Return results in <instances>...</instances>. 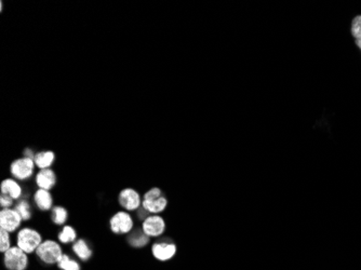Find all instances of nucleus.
<instances>
[{
	"mask_svg": "<svg viewBox=\"0 0 361 270\" xmlns=\"http://www.w3.org/2000/svg\"><path fill=\"white\" fill-rule=\"evenodd\" d=\"M143 208L148 213L158 214L162 212L167 207L168 201L163 197L161 190L159 188H151L144 195L143 199Z\"/></svg>",
	"mask_w": 361,
	"mask_h": 270,
	"instance_id": "1",
	"label": "nucleus"
},
{
	"mask_svg": "<svg viewBox=\"0 0 361 270\" xmlns=\"http://www.w3.org/2000/svg\"><path fill=\"white\" fill-rule=\"evenodd\" d=\"M41 243V235L32 228H23L17 234V247L25 253H33Z\"/></svg>",
	"mask_w": 361,
	"mask_h": 270,
	"instance_id": "2",
	"label": "nucleus"
},
{
	"mask_svg": "<svg viewBox=\"0 0 361 270\" xmlns=\"http://www.w3.org/2000/svg\"><path fill=\"white\" fill-rule=\"evenodd\" d=\"M36 254L39 259L47 264H56L62 259L63 253L60 245L52 240H47L42 242L38 249L36 250Z\"/></svg>",
	"mask_w": 361,
	"mask_h": 270,
	"instance_id": "3",
	"label": "nucleus"
},
{
	"mask_svg": "<svg viewBox=\"0 0 361 270\" xmlns=\"http://www.w3.org/2000/svg\"><path fill=\"white\" fill-rule=\"evenodd\" d=\"M4 266L9 270H25L28 264L26 253L19 247H12L4 252Z\"/></svg>",
	"mask_w": 361,
	"mask_h": 270,
	"instance_id": "4",
	"label": "nucleus"
},
{
	"mask_svg": "<svg viewBox=\"0 0 361 270\" xmlns=\"http://www.w3.org/2000/svg\"><path fill=\"white\" fill-rule=\"evenodd\" d=\"M35 168L34 159L29 158H21L13 161L11 164V173L14 177L19 180H27L33 175Z\"/></svg>",
	"mask_w": 361,
	"mask_h": 270,
	"instance_id": "5",
	"label": "nucleus"
},
{
	"mask_svg": "<svg viewBox=\"0 0 361 270\" xmlns=\"http://www.w3.org/2000/svg\"><path fill=\"white\" fill-rule=\"evenodd\" d=\"M22 217L20 214L17 213L15 210H11V208H2L1 212H0V227H1L2 230H5L8 232H12L19 228L21 225Z\"/></svg>",
	"mask_w": 361,
	"mask_h": 270,
	"instance_id": "6",
	"label": "nucleus"
},
{
	"mask_svg": "<svg viewBox=\"0 0 361 270\" xmlns=\"http://www.w3.org/2000/svg\"><path fill=\"white\" fill-rule=\"evenodd\" d=\"M133 220L127 212H118L111 218V229L115 234H128L132 230Z\"/></svg>",
	"mask_w": 361,
	"mask_h": 270,
	"instance_id": "7",
	"label": "nucleus"
},
{
	"mask_svg": "<svg viewBox=\"0 0 361 270\" xmlns=\"http://www.w3.org/2000/svg\"><path fill=\"white\" fill-rule=\"evenodd\" d=\"M142 229L148 237H159L166 230V223L159 215L148 216L143 222Z\"/></svg>",
	"mask_w": 361,
	"mask_h": 270,
	"instance_id": "8",
	"label": "nucleus"
},
{
	"mask_svg": "<svg viewBox=\"0 0 361 270\" xmlns=\"http://www.w3.org/2000/svg\"><path fill=\"white\" fill-rule=\"evenodd\" d=\"M118 200L120 205L128 211H136L141 205V198L139 193L131 188L121 190Z\"/></svg>",
	"mask_w": 361,
	"mask_h": 270,
	"instance_id": "9",
	"label": "nucleus"
},
{
	"mask_svg": "<svg viewBox=\"0 0 361 270\" xmlns=\"http://www.w3.org/2000/svg\"><path fill=\"white\" fill-rule=\"evenodd\" d=\"M152 255H154L159 261H169L176 253V247L172 242L160 241L152 245Z\"/></svg>",
	"mask_w": 361,
	"mask_h": 270,
	"instance_id": "10",
	"label": "nucleus"
},
{
	"mask_svg": "<svg viewBox=\"0 0 361 270\" xmlns=\"http://www.w3.org/2000/svg\"><path fill=\"white\" fill-rule=\"evenodd\" d=\"M36 183L39 186L40 189L50 190L53 188L57 183V176L51 169H44L40 170L39 173L36 176Z\"/></svg>",
	"mask_w": 361,
	"mask_h": 270,
	"instance_id": "11",
	"label": "nucleus"
},
{
	"mask_svg": "<svg viewBox=\"0 0 361 270\" xmlns=\"http://www.w3.org/2000/svg\"><path fill=\"white\" fill-rule=\"evenodd\" d=\"M35 202L41 211H48L52 207V197L49 190L39 189L35 194Z\"/></svg>",
	"mask_w": 361,
	"mask_h": 270,
	"instance_id": "12",
	"label": "nucleus"
},
{
	"mask_svg": "<svg viewBox=\"0 0 361 270\" xmlns=\"http://www.w3.org/2000/svg\"><path fill=\"white\" fill-rule=\"evenodd\" d=\"M1 194L10 196L12 199H19L22 195V188L13 180H4L1 183Z\"/></svg>",
	"mask_w": 361,
	"mask_h": 270,
	"instance_id": "13",
	"label": "nucleus"
},
{
	"mask_svg": "<svg viewBox=\"0 0 361 270\" xmlns=\"http://www.w3.org/2000/svg\"><path fill=\"white\" fill-rule=\"evenodd\" d=\"M34 161H35V164L37 165V167L40 170L48 169V168L51 167V164L54 161V153L52 151H50V150H49V151H40V152L36 153V155H35Z\"/></svg>",
	"mask_w": 361,
	"mask_h": 270,
	"instance_id": "14",
	"label": "nucleus"
},
{
	"mask_svg": "<svg viewBox=\"0 0 361 270\" xmlns=\"http://www.w3.org/2000/svg\"><path fill=\"white\" fill-rule=\"evenodd\" d=\"M72 251L82 261H88L92 256V251L89 249L87 242L82 240V239H79L78 241L74 243V245H72Z\"/></svg>",
	"mask_w": 361,
	"mask_h": 270,
	"instance_id": "15",
	"label": "nucleus"
},
{
	"mask_svg": "<svg viewBox=\"0 0 361 270\" xmlns=\"http://www.w3.org/2000/svg\"><path fill=\"white\" fill-rule=\"evenodd\" d=\"M128 241L134 248H143L149 241V237L142 230H136L128 238Z\"/></svg>",
	"mask_w": 361,
	"mask_h": 270,
	"instance_id": "16",
	"label": "nucleus"
},
{
	"mask_svg": "<svg viewBox=\"0 0 361 270\" xmlns=\"http://www.w3.org/2000/svg\"><path fill=\"white\" fill-rule=\"evenodd\" d=\"M352 35L354 36L357 47L361 50V15H357L352 22Z\"/></svg>",
	"mask_w": 361,
	"mask_h": 270,
	"instance_id": "17",
	"label": "nucleus"
},
{
	"mask_svg": "<svg viewBox=\"0 0 361 270\" xmlns=\"http://www.w3.org/2000/svg\"><path fill=\"white\" fill-rule=\"evenodd\" d=\"M59 240L62 243H70L76 240V231L71 226H65L59 234Z\"/></svg>",
	"mask_w": 361,
	"mask_h": 270,
	"instance_id": "18",
	"label": "nucleus"
},
{
	"mask_svg": "<svg viewBox=\"0 0 361 270\" xmlns=\"http://www.w3.org/2000/svg\"><path fill=\"white\" fill-rule=\"evenodd\" d=\"M67 219V211L62 206L52 208V220L58 225H62Z\"/></svg>",
	"mask_w": 361,
	"mask_h": 270,
	"instance_id": "19",
	"label": "nucleus"
},
{
	"mask_svg": "<svg viewBox=\"0 0 361 270\" xmlns=\"http://www.w3.org/2000/svg\"><path fill=\"white\" fill-rule=\"evenodd\" d=\"M14 210L20 214V216L22 217L23 220H28L30 217H32V213H30V206L28 204V202L25 200L20 201L19 203L16 204Z\"/></svg>",
	"mask_w": 361,
	"mask_h": 270,
	"instance_id": "20",
	"label": "nucleus"
},
{
	"mask_svg": "<svg viewBox=\"0 0 361 270\" xmlns=\"http://www.w3.org/2000/svg\"><path fill=\"white\" fill-rule=\"evenodd\" d=\"M58 265H59V268H61L62 270H80V267H79L78 263L71 260L66 254H63L62 259L60 260Z\"/></svg>",
	"mask_w": 361,
	"mask_h": 270,
	"instance_id": "21",
	"label": "nucleus"
},
{
	"mask_svg": "<svg viewBox=\"0 0 361 270\" xmlns=\"http://www.w3.org/2000/svg\"><path fill=\"white\" fill-rule=\"evenodd\" d=\"M10 237H9V232L5 230H0V251L1 252H7V251L10 249Z\"/></svg>",
	"mask_w": 361,
	"mask_h": 270,
	"instance_id": "22",
	"label": "nucleus"
},
{
	"mask_svg": "<svg viewBox=\"0 0 361 270\" xmlns=\"http://www.w3.org/2000/svg\"><path fill=\"white\" fill-rule=\"evenodd\" d=\"M12 203H13V199H12L10 196L5 195V194H1V197H0V204H1L2 207L7 208V207L11 206Z\"/></svg>",
	"mask_w": 361,
	"mask_h": 270,
	"instance_id": "23",
	"label": "nucleus"
},
{
	"mask_svg": "<svg viewBox=\"0 0 361 270\" xmlns=\"http://www.w3.org/2000/svg\"><path fill=\"white\" fill-rule=\"evenodd\" d=\"M24 153H25V157L26 158H29V159H34L35 156H34V152L30 150V149H26L25 151H24Z\"/></svg>",
	"mask_w": 361,
	"mask_h": 270,
	"instance_id": "24",
	"label": "nucleus"
}]
</instances>
